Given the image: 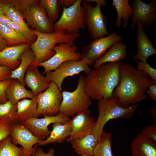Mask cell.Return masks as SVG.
Here are the masks:
<instances>
[{"label": "cell", "instance_id": "obj_1", "mask_svg": "<svg viewBox=\"0 0 156 156\" xmlns=\"http://www.w3.org/2000/svg\"><path fill=\"white\" fill-rule=\"evenodd\" d=\"M119 72V82L112 96L119 105L127 107L147 99L148 88L155 83L147 75L128 63L121 64Z\"/></svg>", "mask_w": 156, "mask_h": 156}, {"label": "cell", "instance_id": "obj_2", "mask_svg": "<svg viewBox=\"0 0 156 156\" xmlns=\"http://www.w3.org/2000/svg\"><path fill=\"white\" fill-rule=\"evenodd\" d=\"M121 62H108L91 70L85 78L86 91L91 99L112 97L120 81Z\"/></svg>", "mask_w": 156, "mask_h": 156}, {"label": "cell", "instance_id": "obj_3", "mask_svg": "<svg viewBox=\"0 0 156 156\" xmlns=\"http://www.w3.org/2000/svg\"><path fill=\"white\" fill-rule=\"evenodd\" d=\"M31 29L36 38L31 46L35 56L31 65L37 66L39 64L47 61L55 54L53 50L55 46L59 44L75 42L80 35V33L70 35L62 31L46 34Z\"/></svg>", "mask_w": 156, "mask_h": 156}, {"label": "cell", "instance_id": "obj_4", "mask_svg": "<svg viewBox=\"0 0 156 156\" xmlns=\"http://www.w3.org/2000/svg\"><path fill=\"white\" fill-rule=\"evenodd\" d=\"M99 115L92 132L98 141L103 131L105 124L112 119H130L134 116L138 104L127 107L119 105L114 97L102 98L98 100Z\"/></svg>", "mask_w": 156, "mask_h": 156}, {"label": "cell", "instance_id": "obj_5", "mask_svg": "<svg viewBox=\"0 0 156 156\" xmlns=\"http://www.w3.org/2000/svg\"><path fill=\"white\" fill-rule=\"evenodd\" d=\"M104 0H86L83 1L85 25L89 34L93 40L109 34L107 17L102 12L101 8L105 6Z\"/></svg>", "mask_w": 156, "mask_h": 156}, {"label": "cell", "instance_id": "obj_6", "mask_svg": "<svg viewBox=\"0 0 156 156\" xmlns=\"http://www.w3.org/2000/svg\"><path fill=\"white\" fill-rule=\"evenodd\" d=\"M85 78L83 75L79 76L74 91L70 92L64 90L62 92L63 99L60 113L69 117L88 109L92 102L85 90Z\"/></svg>", "mask_w": 156, "mask_h": 156}, {"label": "cell", "instance_id": "obj_7", "mask_svg": "<svg viewBox=\"0 0 156 156\" xmlns=\"http://www.w3.org/2000/svg\"><path fill=\"white\" fill-rule=\"evenodd\" d=\"M81 2V0H77L72 6L63 8L60 18L54 24V31H62L73 35L79 33L81 29L86 28Z\"/></svg>", "mask_w": 156, "mask_h": 156}, {"label": "cell", "instance_id": "obj_8", "mask_svg": "<svg viewBox=\"0 0 156 156\" xmlns=\"http://www.w3.org/2000/svg\"><path fill=\"white\" fill-rule=\"evenodd\" d=\"M122 37L116 32L104 37L93 40L83 48L81 59L89 65L94 64L115 43L121 41Z\"/></svg>", "mask_w": 156, "mask_h": 156}, {"label": "cell", "instance_id": "obj_9", "mask_svg": "<svg viewBox=\"0 0 156 156\" xmlns=\"http://www.w3.org/2000/svg\"><path fill=\"white\" fill-rule=\"evenodd\" d=\"M53 50L55 54L52 57L38 64L44 68L43 75L55 70L66 61L81 60V53L78 51L75 42L58 44L54 46Z\"/></svg>", "mask_w": 156, "mask_h": 156}, {"label": "cell", "instance_id": "obj_10", "mask_svg": "<svg viewBox=\"0 0 156 156\" xmlns=\"http://www.w3.org/2000/svg\"><path fill=\"white\" fill-rule=\"evenodd\" d=\"M61 92L57 85L51 82L46 90L37 95V110L39 116L58 114L63 99Z\"/></svg>", "mask_w": 156, "mask_h": 156}, {"label": "cell", "instance_id": "obj_11", "mask_svg": "<svg viewBox=\"0 0 156 156\" xmlns=\"http://www.w3.org/2000/svg\"><path fill=\"white\" fill-rule=\"evenodd\" d=\"M91 69L89 66L83 60H69L61 64L54 71L46 73V77L55 83L62 91V86L64 79L68 76L72 77L84 72L87 75Z\"/></svg>", "mask_w": 156, "mask_h": 156}, {"label": "cell", "instance_id": "obj_12", "mask_svg": "<svg viewBox=\"0 0 156 156\" xmlns=\"http://www.w3.org/2000/svg\"><path fill=\"white\" fill-rule=\"evenodd\" d=\"M9 135L14 144H19L22 146L23 156H35L37 146L34 145L43 140L34 136L28 129L20 123L12 126Z\"/></svg>", "mask_w": 156, "mask_h": 156}, {"label": "cell", "instance_id": "obj_13", "mask_svg": "<svg viewBox=\"0 0 156 156\" xmlns=\"http://www.w3.org/2000/svg\"><path fill=\"white\" fill-rule=\"evenodd\" d=\"M22 15L28 26L32 29L46 34L54 32V23L47 17L44 9L39 4L30 6Z\"/></svg>", "mask_w": 156, "mask_h": 156}, {"label": "cell", "instance_id": "obj_14", "mask_svg": "<svg viewBox=\"0 0 156 156\" xmlns=\"http://www.w3.org/2000/svg\"><path fill=\"white\" fill-rule=\"evenodd\" d=\"M41 118H31L21 123L28 129L35 136L42 139H45L50 135L51 131L48 127L51 124L60 122L64 123L70 120L69 118L59 113L55 116L44 115Z\"/></svg>", "mask_w": 156, "mask_h": 156}, {"label": "cell", "instance_id": "obj_15", "mask_svg": "<svg viewBox=\"0 0 156 156\" xmlns=\"http://www.w3.org/2000/svg\"><path fill=\"white\" fill-rule=\"evenodd\" d=\"M133 12L131 29H134L136 23L139 21L144 27H151L156 20V0H152L147 3L141 0L132 2Z\"/></svg>", "mask_w": 156, "mask_h": 156}, {"label": "cell", "instance_id": "obj_16", "mask_svg": "<svg viewBox=\"0 0 156 156\" xmlns=\"http://www.w3.org/2000/svg\"><path fill=\"white\" fill-rule=\"evenodd\" d=\"M90 114V111L87 109L73 116L70 119L71 132L66 140L67 142H69L73 138L84 136L92 132L95 120Z\"/></svg>", "mask_w": 156, "mask_h": 156}, {"label": "cell", "instance_id": "obj_17", "mask_svg": "<svg viewBox=\"0 0 156 156\" xmlns=\"http://www.w3.org/2000/svg\"><path fill=\"white\" fill-rule=\"evenodd\" d=\"M137 23L138 28L135 43L137 51L133 58L145 62L149 57L156 54V49L148 37L142 23L139 21Z\"/></svg>", "mask_w": 156, "mask_h": 156}, {"label": "cell", "instance_id": "obj_18", "mask_svg": "<svg viewBox=\"0 0 156 156\" xmlns=\"http://www.w3.org/2000/svg\"><path fill=\"white\" fill-rule=\"evenodd\" d=\"M24 82L25 85L31 89L34 96L46 90L51 82L48 78L41 74L37 66L31 65L26 71Z\"/></svg>", "mask_w": 156, "mask_h": 156}, {"label": "cell", "instance_id": "obj_19", "mask_svg": "<svg viewBox=\"0 0 156 156\" xmlns=\"http://www.w3.org/2000/svg\"><path fill=\"white\" fill-rule=\"evenodd\" d=\"M31 43H22L17 45L7 47L0 51V66H5L12 70L19 66L22 53L30 49Z\"/></svg>", "mask_w": 156, "mask_h": 156}, {"label": "cell", "instance_id": "obj_20", "mask_svg": "<svg viewBox=\"0 0 156 156\" xmlns=\"http://www.w3.org/2000/svg\"><path fill=\"white\" fill-rule=\"evenodd\" d=\"M133 156H156V142L138 134L131 145Z\"/></svg>", "mask_w": 156, "mask_h": 156}, {"label": "cell", "instance_id": "obj_21", "mask_svg": "<svg viewBox=\"0 0 156 156\" xmlns=\"http://www.w3.org/2000/svg\"><path fill=\"white\" fill-rule=\"evenodd\" d=\"M52 130L50 135L45 140H43L40 143L36 145L45 146L52 143H61L70 136L72 131L70 120L64 123L60 122L53 124Z\"/></svg>", "mask_w": 156, "mask_h": 156}, {"label": "cell", "instance_id": "obj_22", "mask_svg": "<svg viewBox=\"0 0 156 156\" xmlns=\"http://www.w3.org/2000/svg\"><path fill=\"white\" fill-rule=\"evenodd\" d=\"M98 141L92 132L84 136L75 138L69 142L76 153L82 156H92Z\"/></svg>", "mask_w": 156, "mask_h": 156}, {"label": "cell", "instance_id": "obj_23", "mask_svg": "<svg viewBox=\"0 0 156 156\" xmlns=\"http://www.w3.org/2000/svg\"><path fill=\"white\" fill-rule=\"evenodd\" d=\"M37 96L31 99H24L17 102L16 115L19 123L40 116L37 112Z\"/></svg>", "mask_w": 156, "mask_h": 156}, {"label": "cell", "instance_id": "obj_24", "mask_svg": "<svg viewBox=\"0 0 156 156\" xmlns=\"http://www.w3.org/2000/svg\"><path fill=\"white\" fill-rule=\"evenodd\" d=\"M127 55L126 45L121 41L111 46L106 53L94 64L96 68L101 65L108 62H119L124 59Z\"/></svg>", "mask_w": 156, "mask_h": 156}, {"label": "cell", "instance_id": "obj_25", "mask_svg": "<svg viewBox=\"0 0 156 156\" xmlns=\"http://www.w3.org/2000/svg\"><path fill=\"white\" fill-rule=\"evenodd\" d=\"M5 94L7 100L13 104L24 99H31L34 96L31 90L27 89L24 85L15 79H11V83L6 89Z\"/></svg>", "mask_w": 156, "mask_h": 156}, {"label": "cell", "instance_id": "obj_26", "mask_svg": "<svg viewBox=\"0 0 156 156\" xmlns=\"http://www.w3.org/2000/svg\"><path fill=\"white\" fill-rule=\"evenodd\" d=\"M35 58V55L31 50L29 49L24 51L21 55L19 66L16 69L11 71V79H16L25 86L24 79L25 74Z\"/></svg>", "mask_w": 156, "mask_h": 156}, {"label": "cell", "instance_id": "obj_27", "mask_svg": "<svg viewBox=\"0 0 156 156\" xmlns=\"http://www.w3.org/2000/svg\"><path fill=\"white\" fill-rule=\"evenodd\" d=\"M0 36L5 40L8 47L22 43H31L25 36L6 23H0Z\"/></svg>", "mask_w": 156, "mask_h": 156}, {"label": "cell", "instance_id": "obj_28", "mask_svg": "<svg viewBox=\"0 0 156 156\" xmlns=\"http://www.w3.org/2000/svg\"><path fill=\"white\" fill-rule=\"evenodd\" d=\"M129 0H112V4L116 11L117 18L116 21V27H120L121 20L123 19L122 27L126 28L128 25L129 17L132 16L133 9L129 3Z\"/></svg>", "mask_w": 156, "mask_h": 156}, {"label": "cell", "instance_id": "obj_29", "mask_svg": "<svg viewBox=\"0 0 156 156\" xmlns=\"http://www.w3.org/2000/svg\"><path fill=\"white\" fill-rule=\"evenodd\" d=\"M17 104L7 101L0 104V122L12 125L19 123L16 115Z\"/></svg>", "mask_w": 156, "mask_h": 156}, {"label": "cell", "instance_id": "obj_30", "mask_svg": "<svg viewBox=\"0 0 156 156\" xmlns=\"http://www.w3.org/2000/svg\"><path fill=\"white\" fill-rule=\"evenodd\" d=\"M112 134L103 131L93 152V156H114L112 149Z\"/></svg>", "mask_w": 156, "mask_h": 156}, {"label": "cell", "instance_id": "obj_31", "mask_svg": "<svg viewBox=\"0 0 156 156\" xmlns=\"http://www.w3.org/2000/svg\"><path fill=\"white\" fill-rule=\"evenodd\" d=\"M1 1L5 15L12 21L15 23L26 31L32 32V30L29 28L25 21L22 14L12 4L6 2L5 0Z\"/></svg>", "mask_w": 156, "mask_h": 156}, {"label": "cell", "instance_id": "obj_32", "mask_svg": "<svg viewBox=\"0 0 156 156\" xmlns=\"http://www.w3.org/2000/svg\"><path fill=\"white\" fill-rule=\"evenodd\" d=\"M23 149L12 142L9 135L0 141V156H23Z\"/></svg>", "mask_w": 156, "mask_h": 156}, {"label": "cell", "instance_id": "obj_33", "mask_svg": "<svg viewBox=\"0 0 156 156\" xmlns=\"http://www.w3.org/2000/svg\"><path fill=\"white\" fill-rule=\"evenodd\" d=\"M39 5L44 9L47 17L54 23L59 18L60 12L57 0H40Z\"/></svg>", "mask_w": 156, "mask_h": 156}, {"label": "cell", "instance_id": "obj_34", "mask_svg": "<svg viewBox=\"0 0 156 156\" xmlns=\"http://www.w3.org/2000/svg\"><path fill=\"white\" fill-rule=\"evenodd\" d=\"M6 2L12 5L22 14L30 6L39 4V0H6Z\"/></svg>", "mask_w": 156, "mask_h": 156}, {"label": "cell", "instance_id": "obj_35", "mask_svg": "<svg viewBox=\"0 0 156 156\" xmlns=\"http://www.w3.org/2000/svg\"><path fill=\"white\" fill-rule=\"evenodd\" d=\"M137 67L138 69L144 72L151 78L154 83H156V70L152 68L147 62H138Z\"/></svg>", "mask_w": 156, "mask_h": 156}, {"label": "cell", "instance_id": "obj_36", "mask_svg": "<svg viewBox=\"0 0 156 156\" xmlns=\"http://www.w3.org/2000/svg\"><path fill=\"white\" fill-rule=\"evenodd\" d=\"M141 133L147 138L156 142V125L153 124L144 127Z\"/></svg>", "mask_w": 156, "mask_h": 156}, {"label": "cell", "instance_id": "obj_37", "mask_svg": "<svg viewBox=\"0 0 156 156\" xmlns=\"http://www.w3.org/2000/svg\"><path fill=\"white\" fill-rule=\"evenodd\" d=\"M11 81V79L0 81V100L3 103H5L8 101L6 97L5 92Z\"/></svg>", "mask_w": 156, "mask_h": 156}, {"label": "cell", "instance_id": "obj_38", "mask_svg": "<svg viewBox=\"0 0 156 156\" xmlns=\"http://www.w3.org/2000/svg\"><path fill=\"white\" fill-rule=\"evenodd\" d=\"M11 69L5 66H0V81L11 79Z\"/></svg>", "mask_w": 156, "mask_h": 156}, {"label": "cell", "instance_id": "obj_39", "mask_svg": "<svg viewBox=\"0 0 156 156\" xmlns=\"http://www.w3.org/2000/svg\"><path fill=\"white\" fill-rule=\"evenodd\" d=\"M12 126L0 122V141L10 135Z\"/></svg>", "mask_w": 156, "mask_h": 156}, {"label": "cell", "instance_id": "obj_40", "mask_svg": "<svg viewBox=\"0 0 156 156\" xmlns=\"http://www.w3.org/2000/svg\"><path fill=\"white\" fill-rule=\"evenodd\" d=\"M55 150L52 148H50L47 153L44 152L40 147H37L36 151L35 156H54Z\"/></svg>", "mask_w": 156, "mask_h": 156}, {"label": "cell", "instance_id": "obj_41", "mask_svg": "<svg viewBox=\"0 0 156 156\" xmlns=\"http://www.w3.org/2000/svg\"><path fill=\"white\" fill-rule=\"evenodd\" d=\"M146 92L151 99L156 102V83H153L148 88Z\"/></svg>", "mask_w": 156, "mask_h": 156}, {"label": "cell", "instance_id": "obj_42", "mask_svg": "<svg viewBox=\"0 0 156 156\" xmlns=\"http://www.w3.org/2000/svg\"><path fill=\"white\" fill-rule=\"evenodd\" d=\"M77 0H57V3L60 7L67 8L73 5Z\"/></svg>", "mask_w": 156, "mask_h": 156}, {"label": "cell", "instance_id": "obj_43", "mask_svg": "<svg viewBox=\"0 0 156 156\" xmlns=\"http://www.w3.org/2000/svg\"><path fill=\"white\" fill-rule=\"evenodd\" d=\"M149 112L153 117L154 120L153 124L156 125V107L154 106L151 107L149 110Z\"/></svg>", "mask_w": 156, "mask_h": 156}, {"label": "cell", "instance_id": "obj_44", "mask_svg": "<svg viewBox=\"0 0 156 156\" xmlns=\"http://www.w3.org/2000/svg\"><path fill=\"white\" fill-rule=\"evenodd\" d=\"M8 46V44L0 36V51Z\"/></svg>", "mask_w": 156, "mask_h": 156}, {"label": "cell", "instance_id": "obj_45", "mask_svg": "<svg viewBox=\"0 0 156 156\" xmlns=\"http://www.w3.org/2000/svg\"><path fill=\"white\" fill-rule=\"evenodd\" d=\"M0 15H5L2 8V3L1 0H0Z\"/></svg>", "mask_w": 156, "mask_h": 156}, {"label": "cell", "instance_id": "obj_46", "mask_svg": "<svg viewBox=\"0 0 156 156\" xmlns=\"http://www.w3.org/2000/svg\"><path fill=\"white\" fill-rule=\"evenodd\" d=\"M1 103H3L1 100H0V104Z\"/></svg>", "mask_w": 156, "mask_h": 156}, {"label": "cell", "instance_id": "obj_47", "mask_svg": "<svg viewBox=\"0 0 156 156\" xmlns=\"http://www.w3.org/2000/svg\"><path fill=\"white\" fill-rule=\"evenodd\" d=\"M114 156H116L115 155H114Z\"/></svg>", "mask_w": 156, "mask_h": 156}]
</instances>
